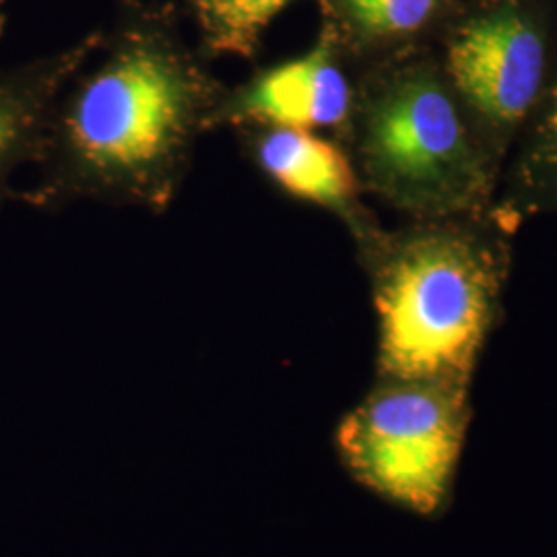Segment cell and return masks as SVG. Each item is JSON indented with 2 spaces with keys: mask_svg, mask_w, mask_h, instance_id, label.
<instances>
[{
  "mask_svg": "<svg viewBox=\"0 0 557 557\" xmlns=\"http://www.w3.org/2000/svg\"><path fill=\"white\" fill-rule=\"evenodd\" d=\"M517 227L496 209L411 220L363 238L379 312L380 379L471 384L502 317Z\"/></svg>",
  "mask_w": 557,
  "mask_h": 557,
  "instance_id": "1",
  "label": "cell"
},
{
  "mask_svg": "<svg viewBox=\"0 0 557 557\" xmlns=\"http://www.w3.org/2000/svg\"><path fill=\"white\" fill-rule=\"evenodd\" d=\"M345 133L361 188L411 220L478 213L496 202L502 165L434 52L409 50L361 81Z\"/></svg>",
  "mask_w": 557,
  "mask_h": 557,
  "instance_id": "2",
  "label": "cell"
},
{
  "mask_svg": "<svg viewBox=\"0 0 557 557\" xmlns=\"http://www.w3.org/2000/svg\"><path fill=\"white\" fill-rule=\"evenodd\" d=\"M471 384L380 379L338 425V453L366 487L421 517L444 510L471 419Z\"/></svg>",
  "mask_w": 557,
  "mask_h": 557,
  "instance_id": "3",
  "label": "cell"
},
{
  "mask_svg": "<svg viewBox=\"0 0 557 557\" xmlns=\"http://www.w3.org/2000/svg\"><path fill=\"white\" fill-rule=\"evenodd\" d=\"M554 52L531 0H487L455 21L434 52L502 170L545 89Z\"/></svg>",
  "mask_w": 557,
  "mask_h": 557,
  "instance_id": "4",
  "label": "cell"
},
{
  "mask_svg": "<svg viewBox=\"0 0 557 557\" xmlns=\"http://www.w3.org/2000/svg\"><path fill=\"white\" fill-rule=\"evenodd\" d=\"M190 106L193 87L178 64L137 48L81 89L66 116V143L87 168L137 174L178 145Z\"/></svg>",
  "mask_w": 557,
  "mask_h": 557,
  "instance_id": "5",
  "label": "cell"
},
{
  "mask_svg": "<svg viewBox=\"0 0 557 557\" xmlns=\"http://www.w3.org/2000/svg\"><path fill=\"white\" fill-rule=\"evenodd\" d=\"M356 85L338 62L335 38L264 73L242 98L238 112L273 128H347Z\"/></svg>",
  "mask_w": 557,
  "mask_h": 557,
  "instance_id": "6",
  "label": "cell"
},
{
  "mask_svg": "<svg viewBox=\"0 0 557 557\" xmlns=\"http://www.w3.org/2000/svg\"><path fill=\"white\" fill-rule=\"evenodd\" d=\"M260 163L289 195L314 202L349 221L359 239L372 227L359 207V182L351 156L314 131L273 128L260 143Z\"/></svg>",
  "mask_w": 557,
  "mask_h": 557,
  "instance_id": "7",
  "label": "cell"
},
{
  "mask_svg": "<svg viewBox=\"0 0 557 557\" xmlns=\"http://www.w3.org/2000/svg\"><path fill=\"white\" fill-rule=\"evenodd\" d=\"M494 209L520 227L541 215H557V52L533 114L504 163Z\"/></svg>",
  "mask_w": 557,
  "mask_h": 557,
  "instance_id": "8",
  "label": "cell"
},
{
  "mask_svg": "<svg viewBox=\"0 0 557 557\" xmlns=\"http://www.w3.org/2000/svg\"><path fill=\"white\" fill-rule=\"evenodd\" d=\"M363 36L376 41L413 40L446 13L450 0H338Z\"/></svg>",
  "mask_w": 557,
  "mask_h": 557,
  "instance_id": "9",
  "label": "cell"
},
{
  "mask_svg": "<svg viewBox=\"0 0 557 557\" xmlns=\"http://www.w3.org/2000/svg\"><path fill=\"white\" fill-rule=\"evenodd\" d=\"M292 0H195L211 46L248 54L260 32Z\"/></svg>",
  "mask_w": 557,
  "mask_h": 557,
  "instance_id": "10",
  "label": "cell"
},
{
  "mask_svg": "<svg viewBox=\"0 0 557 557\" xmlns=\"http://www.w3.org/2000/svg\"><path fill=\"white\" fill-rule=\"evenodd\" d=\"M44 94L46 79L41 75L0 81V184L34 139Z\"/></svg>",
  "mask_w": 557,
  "mask_h": 557,
  "instance_id": "11",
  "label": "cell"
}]
</instances>
